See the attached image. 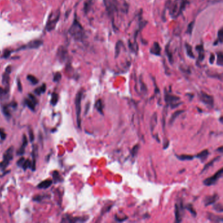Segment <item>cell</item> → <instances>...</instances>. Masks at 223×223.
<instances>
[{
  "label": "cell",
  "mask_w": 223,
  "mask_h": 223,
  "mask_svg": "<svg viewBox=\"0 0 223 223\" xmlns=\"http://www.w3.org/2000/svg\"><path fill=\"white\" fill-rule=\"evenodd\" d=\"M95 107L97 109L99 113L103 115L104 114V111H103V109H104V106H103V102L101 100V99H98V101H96V104H95Z\"/></svg>",
  "instance_id": "cell-23"
},
{
  "label": "cell",
  "mask_w": 223,
  "mask_h": 223,
  "mask_svg": "<svg viewBox=\"0 0 223 223\" xmlns=\"http://www.w3.org/2000/svg\"><path fill=\"white\" fill-rule=\"evenodd\" d=\"M59 19H60V12H57L52 14V15H50L46 25V30L48 32H50L55 29Z\"/></svg>",
  "instance_id": "cell-7"
},
{
  "label": "cell",
  "mask_w": 223,
  "mask_h": 223,
  "mask_svg": "<svg viewBox=\"0 0 223 223\" xmlns=\"http://www.w3.org/2000/svg\"><path fill=\"white\" fill-rule=\"evenodd\" d=\"M220 158V156H217V157H215V158L213 159L212 160L210 161L209 162H208V163H207V164H206L205 165V166H204V167L203 170H202V173L204 172V171H206V170H207V169H209V168L212 167V166L215 164V162H217V161H219V160Z\"/></svg>",
  "instance_id": "cell-18"
},
{
  "label": "cell",
  "mask_w": 223,
  "mask_h": 223,
  "mask_svg": "<svg viewBox=\"0 0 223 223\" xmlns=\"http://www.w3.org/2000/svg\"><path fill=\"white\" fill-rule=\"evenodd\" d=\"M222 117H220V122H221V123H222Z\"/></svg>",
  "instance_id": "cell-52"
},
{
  "label": "cell",
  "mask_w": 223,
  "mask_h": 223,
  "mask_svg": "<svg viewBox=\"0 0 223 223\" xmlns=\"http://www.w3.org/2000/svg\"><path fill=\"white\" fill-rule=\"evenodd\" d=\"M156 124H157V113H154L150 121V129L152 133L153 132V130L155 129Z\"/></svg>",
  "instance_id": "cell-16"
},
{
  "label": "cell",
  "mask_w": 223,
  "mask_h": 223,
  "mask_svg": "<svg viewBox=\"0 0 223 223\" xmlns=\"http://www.w3.org/2000/svg\"><path fill=\"white\" fill-rule=\"evenodd\" d=\"M25 161V158L24 157H22L20 158L19 160H18V162H17V164L18 166H19V167H22L23 164H24Z\"/></svg>",
  "instance_id": "cell-45"
},
{
  "label": "cell",
  "mask_w": 223,
  "mask_h": 223,
  "mask_svg": "<svg viewBox=\"0 0 223 223\" xmlns=\"http://www.w3.org/2000/svg\"><path fill=\"white\" fill-rule=\"evenodd\" d=\"M200 99L204 104L206 105L209 107H213L214 105L213 97L210 95L205 93L204 92H201L200 94Z\"/></svg>",
  "instance_id": "cell-8"
},
{
  "label": "cell",
  "mask_w": 223,
  "mask_h": 223,
  "mask_svg": "<svg viewBox=\"0 0 223 223\" xmlns=\"http://www.w3.org/2000/svg\"><path fill=\"white\" fill-rule=\"evenodd\" d=\"M186 208L187 209H188V211H189L190 212H191V214H193L194 217L196 216V214H197V213H196V211H195V209H194V207H193V205H192V204H188V205H186Z\"/></svg>",
  "instance_id": "cell-34"
},
{
  "label": "cell",
  "mask_w": 223,
  "mask_h": 223,
  "mask_svg": "<svg viewBox=\"0 0 223 223\" xmlns=\"http://www.w3.org/2000/svg\"><path fill=\"white\" fill-rule=\"evenodd\" d=\"M150 52L151 54H153V55H155L156 56H159L160 55L161 48L157 42L154 43L152 48H151Z\"/></svg>",
  "instance_id": "cell-14"
},
{
  "label": "cell",
  "mask_w": 223,
  "mask_h": 223,
  "mask_svg": "<svg viewBox=\"0 0 223 223\" xmlns=\"http://www.w3.org/2000/svg\"><path fill=\"white\" fill-rule=\"evenodd\" d=\"M10 55H11V51L9 50H6V52H4L3 57L4 58H8Z\"/></svg>",
  "instance_id": "cell-47"
},
{
  "label": "cell",
  "mask_w": 223,
  "mask_h": 223,
  "mask_svg": "<svg viewBox=\"0 0 223 223\" xmlns=\"http://www.w3.org/2000/svg\"><path fill=\"white\" fill-rule=\"evenodd\" d=\"M11 71V69L10 66L7 67L6 70V72L3 73V77H2V83H3V85L6 86V93H7L9 91V79H10V77H9V74Z\"/></svg>",
  "instance_id": "cell-10"
},
{
  "label": "cell",
  "mask_w": 223,
  "mask_h": 223,
  "mask_svg": "<svg viewBox=\"0 0 223 223\" xmlns=\"http://www.w3.org/2000/svg\"><path fill=\"white\" fill-rule=\"evenodd\" d=\"M52 184V181L50 180V179H48V180H45L41 182V183L37 185V187L39 188L45 189V188H48V187H50Z\"/></svg>",
  "instance_id": "cell-19"
},
{
  "label": "cell",
  "mask_w": 223,
  "mask_h": 223,
  "mask_svg": "<svg viewBox=\"0 0 223 223\" xmlns=\"http://www.w3.org/2000/svg\"><path fill=\"white\" fill-rule=\"evenodd\" d=\"M31 164H32V162H30V160H29V159H28V160L24 161V164H23L22 167L23 168V169H24V170H27L28 168H31Z\"/></svg>",
  "instance_id": "cell-36"
},
{
  "label": "cell",
  "mask_w": 223,
  "mask_h": 223,
  "mask_svg": "<svg viewBox=\"0 0 223 223\" xmlns=\"http://www.w3.org/2000/svg\"><path fill=\"white\" fill-rule=\"evenodd\" d=\"M83 92L80 90L76 95L75 100V109H76V116H77V123L79 128H81V100L83 98Z\"/></svg>",
  "instance_id": "cell-2"
},
{
  "label": "cell",
  "mask_w": 223,
  "mask_h": 223,
  "mask_svg": "<svg viewBox=\"0 0 223 223\" xmlns=\"http://www.w3.org/2000/svg\"><path fill=\"white\" fill-rule=\"evenodd\" d=\"M28 97H29V98H28V99H29L30 100L32 101L35 105L37 104V99L35 98V96H34V95L30 94H28Z\"/></svg>",
  "instance_id": "cell-43"
},
{
  "label": "cell",
  "mask_w": 223,
  "mask_h": 223,
  "mask_svg": "<svg viewBox=\"0 0 223 223\" xmlns=\"http://www.w3.org/2000/svg\"><path fill=\"white\" fill-rule=\"evenodd\" d=\"M28 145V139L27 137L26 136V135L24 134L22 137V145L21 147H20L19 151H17V155H23L25 152V148Z\"/></svg>",
  "instance_id": "cell-13"
},
{
  "label": "cell",
  "mask_w": 223,
  "mask_h": 223,
  "mask_svg": "<svg viewBox=\"0 0 223 223\" xmlns=\"http://www.w3.org/2000/svg\"><path fill=\"white\" fill-rule=\"evenodd\" d=\"M17 85H18V89H19V90L20 92H22V86L21 83H20L19 79L18 80V82H17Z\"/></svg>",
  "instance_id": "cell-46"
},
{
  "label": "cell",
  "mask_w": 223,
  "mask_h": 223,
  "mask_svg": "<svg viewBox=\"0 0 223 223\" xmlns=\"http://www.w3.org/2000/svg\"><path fill=\"white\" fill-rule=\"evenodd\" d=\"M58 101V95L56 93H53L52 94V98H51V104L53 106H55V105L57 104V102Z\"/></svg>",
  "instance_id": "cell-32"
},
{
  "label": "cell",
  "mask_w": 223,
  "mask_h": 223,
  "mask_svg": "<svg viewBox=\"0 0 223 223\" xmlns=\"http://www.w3.org/2000/svg\"><path fill=\"white\" fill-rule=\"evenodd\" d=\"M6 94V92L5 90V89L1 88V87H0V96H3V94Z\"/></svg>",
  "instance_id": "cell-49"
},
{
  "label": "cell",
  "mask_w": 223,
  "mask_h": 223,
  "mask_svg": "<svg viewBox=\"0 0 223 223\" xmlns=\"http://www.w3.org/2000/svg\"><path fill=\"white\" fill-rule=\"evenodd\" d=\"M28 132H29V137H30V141L31 142H32L34 140V131L31 128H29V130H28Z\"/></svg>",
  "instance_id": "cell-38"
},
{
  "label": "cell",
  "mask_w": 223,
  "mask_h": 223,
  "mask_svg": "<svg viewBox=\"0 0 223 223\" xmlns=\"http://www.w3.org/2000/svg\"><path fill=\"white\" fill-rule=\"evenodd\" d=\"M196 50H198V52H199V56H198L199 61H202V60H204V56H205V55H204V50L203 45H200L196 46Z\"/></svg>",
  "instance_id": "cell-22"
},
{
  "label": "cell",
  "mask_w": 223,
  "mask_h": 223,
  "mask_svg": "<svg viewBox=\"0 0 223 223\" xmlns=\"http://www.w3.org/2000/svg\"><path fill=\"white\" fill-rule=\"evenodd\" d=\"M208 219L211 220V221L213 222H222V217H218L217 215H215L213 214L209 213L208 214Z\"/></svg>",
  "instance_id": "cell-24"
},
{
  "label": "cell",
  "mask_w": 223,
  "mask_h": 223,
  "mask_svg": "<svg viewBox=\"0 0 223 223\" xmlns=\"http://www.w3.org/2000/svg\"><path fill=\"white\" fill-rule=\"evenodd\" d=\"M214 60H215V55H213V54H211V56H210V59H209L210 63H211V64H212L213 63Z\"/></svg>",
  "instance_id": "cell-50"
},
{
  "label": "cell",
  "mask_w": 223,
  "mask_h": 223,
  "mask_svg": "<svg viewBox=\"0 0 223 223\" xmlns=\"http://www.w3.org/2000/svg\"><path fill=\"white\" fill-rule=\"evenodd\" d=\"M222 173H223V169L220 168V170L218 171H217L213 175H212L211 177H208L205 179L204 181V184L207 186L213 185V184H215L219 180V179L222 177Z\"/></svg>",
  "instance_id": "cell-6"
},
{
  "label": "cell",
  "mask_w": 223,
  "mask_h": 223,
  "mask_svg": "<svg viewBox=\"0 0 223 223\" xmlns=\"http://www.w3.org/2000/svg\"><path fill=\"white\" fill-rule=\"evenodd\" d=\"M43 44V41L39 39H35L33 40L30 43H28L27 45H26L23 47H20L19 50H24V49H34V48H38L40 46H41Z\"/></svg>",
  "instance_id": "cell-9"
},
{
  "label": "cell",
  "mask_w": 223,
  "mask_h": 223,
  "mask_svg": "<svg viewBox=\"0 0 223 223\" xmlns=\"http://www.w3.org/2000/svg\"><path fill=\"white\" fill-rule=\"evenodd\" d=\"M46 90V84H43L39 88H36L35 90V92L38 95H40L41 93H44Z\"/></svg>",
  "instance_id": "cell-30"
},
{
  "label": "cell",
  "mask_w": 223,
  "mask_h": 223,
  "mask_svg": "<svg viewBox=\"0 0 223 223\" xmlns=\"http://www.w3.org/2000/svg\"><path fill=\"white\" fill-rule=\"evenodd\" d=\"M52 177H53L54 181H55V182H56V181H59L60 180H61L60 174H59V173L57 171H54L53 173H52Z\"/></svg>",
  "instance_id": "cell-37"
},
{
  "label": "cell",
  "mask_w": 223,
  "mask_h": 223,
  "mask_svg": "<svg viewBox=\"0 0 223 223\" xmlns=\"http://www.w3.org/2000/svg\"><path fill=\"white\" fill-rule=\"evenodd\" d=\"M184 112V110H178V111H176L175 113H173V115H171V117L170 118V121H169V124H172L174 122V121L176 120L177 118Z\"/></svg>",
  "instance_id": "cell-21"
},
{
  "label": "cell",
  "mask_w": 223,
  "mask_h": 223,
  "mask_svg": "<svg viewBox=\"0 0 223 223\" xmlns=\"http://www.w3.org/2000/svg\"><path fill=\"white\" fill-rule=\"evenodd\" d=\"M61 78V75L60 72H57L55 75H54V78H53V81L55 82H58L60 81V79Z\"/></svg>",
  "instance_id": "cell-41"
},
{
  "label": "cell",
  "mask_w": 223,
  "mask_h": 223,
  "mask_svg": "<svg viewBox=\"0 0 223 223\" xmlns=\"http://www.w3.org/2000/svg\"><path fill=\"white\" fill-rule=\"evenodd\" d=\"M194 22H192L191 24L188 25V28H187V30H186V33H187V34H188L190 35L192 34V32H193V27H194Z\"/></svg>",
  "instance_id": "cell-39"
},
{
  "label": "cell",
  "mask_w": 223,
  "mask_h": 223,
  "mask_svg": "<svg viewBox=\"0 0 223 223\" xmlns=\"http://www.w3.org/2000/svg\"><path fill=\"white\" fill-rule=\"evenodd\" d=\"M185 47H186V54L190 58H194V55L193 52V49H192V47L188 43H186L185 44Z\"/></svg>",
  "instance_id": "cell-25"
},
{
  "label": "cell",
  "mask_w": 223,
  "mask_h": 223,
  "mask_svg": "<svg viewBox=\"0 0 223 223\" xmlns=\"http://www.w3.org/2000/svg\"><path fill=\"white\" fill-rule=\"evenodd\" d=\"M209 155V151L207 149H205L203 151H202V152L198 153V155L196 156V157L200 159L202 162H204V161L206 160L207 158V157H208Z\"/></svg>",
  "instance_id": "cell-17"
},
{
  "label": "cell",
  "mask_w": 223,
  "mask_h": 223,
  "mask_svg": "<svg viewBox=\"0 0 223 223\" xmlns=\"http://www.w3.org/2000/svg\"><path fill=\"white\" fill-rule=\"evenodd\" d=\"M88 217H70L67 218V221L69 222H85L88 220Z\"/></svg>",
  "instance_id": "cell-15"
},
{
  "label": "cell",
  "mask_w": 223,
  "mask_h": 223,
  "mask_svg": "<svg viewBox=\"0 0 223 223\" xmlns=\"http://www.w3.org/2000/svg\"><path fill=\"white\" fill-rule=\"evenodd\" d=\"M2 111H3V115L7 119H9L10 118H11V113H10L8 107L6 106H3V107H2Z\"/></svg>",
  "instance_id": "cell-28"
},
{
  "label": "cell",
  "mask_w": 223,
  "mask_h": 223,
  "mask_svg": "<svg viewBox=\"0 0 223 223\" xmlns=\"http://www.w3.org/2000/svg\"><path fill=\"white\" fill-rule=\"evenodd\" d=\"M223 64V55L221 52L217 54V65L222 66Z\"/></svg>",
  "instance_id": "cell-33"
},
{
  "label": "cell",
  "mask_w": 223,
  "mask_h": 223,
  "mask_svg": "<svg viewBox=\"0 0 223 223\" xmlns=\"http://www.w3.org/2000/svg\"><path fill=\"white\" fill-rule=\"evenodd\" d=\"M13 153H14V147H10L8 149H7L6 153L3 155V160L1 164H0V168L2 170H4L8 166L10 161L12 160L13 158Z\"/></svg>",
  "instance_id": "cell-4"
},
{
  "label": "cell",
  "mask_w": 223,
  "mask_h": 223,
  "mask_svg": "<svg viewBox=\"0 0 223 223\" xmlns=\"http://www.w3.org/2000/svg\"><path fill=\"white\" fill-rule=\"evenodd\" d=\"M164 99L166 104H167V106L170 105V106L172 109L175 108L176 107H178L179 105L181 104V103H179L178 102L180 100V98H179V97L169 94L168 92H166V90H165L164 92Z\"/></svg>",
  "instance_id": "cell-5"
},
{
  "label": "cell",
  "mask_w": 223,
  "mask_h": 223,
  "mask_svg": "<svg viewBox=\"0 0 223 223\" xmlns=\"http://www.w3.org/2000/svg\"><path fill=\"white\" fill-rule=\"evenodd\" d=\"M219 199V195H218V194H213V195H211V196H206V198H204V200L205 206H208L211 204H213Z\"/></svg>",
  "instance_id": "cell-12"
},
{
  "label": "cell",
  "mask_w": 223,
  "mask_h": 223,
  "mask_svg": "<svg viewBox=\"0 0 223 223\" xmlns=\"http://www.w3.org/2000/svg\"><path fill=\"white\" fill-rule=\"evenodd\" d=\"M217 151H219V152H220V153H222V146H221V147H220L219 148H218Z\"/></svg>",
  "instance_id": "cell-51"
},
{
  "label": "cell",
  "mask_w": 223,
  "mask_h": 223,
  "mask_svg": "<svg viewBox=\"0 0 223 223\" xmlns=\"http://www.w3.org/2000/svg\"><path fill=\"white\" fill-rule=\"evenodd\" d=\"M27 79L30 82H31V83H32L33 84H36L38 83V79L35 77H34V75H28L27 76Z\"/></svg>",
  "instance_id": "cell-31"
},
{
  "label": "cell",
  "mask_w": 223,
  "mask_h": 223,
  "mask_svg": "<svg viewBox=\"0 0 223 223\" xmlns=\"http://www.w3.org/2000/svg\"><path fill=\"white\" fill-rule=\"evenodd\" d=\"M213 209L218 213H222V211H223L222 205L220 203L217 204L216 205H215V206H213Z\"/></svg>",
  "instance_id": "cell-35"
},
{
  "label": "cell",
  "mask_w": 223,
  "mask_h": 223,
  "mask_svg": "<svg viewBox=\"0 0 223 223\" xmlns=\"http://www.w3.org/2000/svg\"><path fill=\"white\" fill-rule=\"evenodd\" d=\"M177 158L179 160L184 161V160H191L194 158V156L192 155H177Z\"/></svg>",
  "instance_id": "cell-26"
},
{
  "label": "cell",
  "mask_w": 223,
  "mask_h": 223,
  "mask_svg": "<svg viewBox=\"0 0 223 223\" xmlns=\"http://www.w3.org/2000/svg\"><path fill=\"white\" fill-rule=\"evenodd\" d=\"M32 162L31 164V169L32 171H35L36 170V157L37 155V146L36 145H34L32 147Z\"/></svg>",
  "instance_id": "cell-11"
},
{
  "label": "cell",
  "mask_w": 223,
  "mask_h": 223,
  "mask_svg": "<svg viewBox=\"0 0 223 223\" xmlns=\"http://www.w3.org/2000/svg\"><path fill=\"white\" fill-rule=\"evenodd\" d=\"M66 55V51L64 48L60 47L58 50V56L59 57V59H61V60H64Z\"/></svg>",
  "instance_id": "cell-27"
},
{
  "label": "cell",
  "mask_w": 223,
  "mask_h": 223,
  "mask_svg": "<svg viewBox=\"0 0 223 223\" xmlns=\"http://www.w3.org/2000/svg\"><path fill=\"white\" fill-rule=\"evenodd\" d=\"M0 137L2 140H4L6 138V134L3 128H0Z\"/></svg>",
  "instance_id": "cell-44"
},
{
  "label": "cell",
  "mask_w": 223,
  "mask_h": 223,
  "mask_svg": "<svg viewBox=\"0 0 223 223\" xmlns=\"http://www.w3.org/2000/svg\"><path fill=\"white\" fill-rule=\"evenodd\" d=\"M69 33L77 40H81L83 38L84 35L83 28L76 19L73 20V24L69 30Z\"/></svg>",
  "instance_id": "cell-1"
},
{
  "label": "cell",
  "mask_w": 223,
  "mask_h": 223,
  "mask_svg": "<svg viewBox=\"0 0 223 223\" xmlns=\"http://www.w3.org/2000/svg\"><path fill=\"white\" fill-rule=\"evenodd\" d=\"M186 0H175L171 9V14L173 17H176L181 13L185 6Z\"/></svg>",
  "instance_id": "cell-3"
},
{
  "label": "cell",
  "mask_w": 223,
  "mask_h": 223,
  "mask_svg": "<svg viewBox=\"0 0 223 223\" xmlns=\"http://www.w3.org/2000/svg\"><path fill=\"white\" fill-rule=\"evenodd\" d=\"M24 102L26 106H28V107L29 109H30L32 111H35V105L33 103V102L30 100L29 99H26L24 100Z\"/></svg>",
  "instance_id": "cell-29"
},
{
  "label": "cell",
  "mask_w": 223,
  "mask_h": 223,
  "mask_svg": "<svg viewBox=\"0 0 223 223\" xmlns=\"http://www.w3.org/2000/svg\"><path fill=\"white\" fill-rule=\"evenodd\" d=\"M222 37H223L222 29H220L219 30V32H218V39H217L218 42L219 41L220 43H222Z\"/></svg>",
  "instance_id": "cell-42"
},
{
  "label": "cell",
  "mask_w": 223,
  "mask_h": 223,
  "mask_svg": "<svg viewBox=\"0 0 223 223\" xmlns=\"http://www.w3.org/2000/svg\"><path fill=\"white\" fill-rule=\"evenodd\" d=\"M139 145H135L134 147H133L132 150V155L133 156H134L137 155V153L138 152V151H139Z\"/></svg>",
  "instance_id": "cell-40"
},
{
  "label": "cell",
  "mask_w": 223,
  "mask_h": 223,
  "mask_svg": "<svg viewBox=\"0 0 223 223\" xmlns=\"http://www.w3.org/2000/svg\"><path fill=\"white\" fill-rule=\"evenodd\" d=\"M175 216L177 222H180L182 221V215L181 210L179 209L177 204L175 205Z\"/></svg>",
  "instance_id": "cell-20"
},
{
  "label": "cell",
  "mask_w": 223,
  "mask_h": 223,
  "mask_svg": "<svg viewBox=\"0 0 223 223\" xmlns=\"http://www.w3.org/2000/svg\"><path fill=\"white\" fill-rule=\"evenodd\" d=\"M41 198H42L41 196L38 195V196H36L35 197V198H34V200L37 201V202H40L41 200Z\"/></svg>",
  "instance_id": "cell-48"
}]
</instances>
